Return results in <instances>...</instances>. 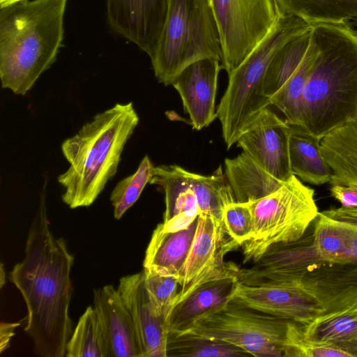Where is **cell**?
<instances>
[{
  "mask_svg": "<svg viewBox=\"0 0 357 357\" xmlns=\"http://www.w3.org/2000/svg\"><path fill=\"white\" fill-rule=\"evenodd\" d=\"M45 185L29 227L24 257L9 273L27 309L25 333L33 353L40 357H63L73 333L69 306L70 278L74 257L63 238H55L47 216Z\"/></svg>",
  "mask_w": 357,
  "mask_h": 357,
  "instance_id": "1",
  "label": "cell"
},
{
  "mask_svg": "<svg viewBox=\"0 0 357 357\" xmlns=\"http://www.w3.org/2000/svg\"><path fill=\"white\" fill-rule=\"evenodd\" d=\"M318 53L301 100V126L321 139L357 117V31L349 22L312 24Z\"/></svg>",
  "mask_w": 357,
  "mask_h": 357,
  "instance_id": "2",
  "label": "cell"
},
{
  "mask_svg": "<svg viewBox=\"0 0 357 357\" xmlns=\"http://www.w3.org/2000/svg\"><path fill=\"white\" fill-rule=\"evenodd\" d=\"M67 0H22L0 6V79L24 96L56 60Z\"/></svg>",
  "mask_w": 357,
  "mask_h": 357,
  "instance_id": "3",
  "label": "cell"
},
{
  "mask_svg": "<svg viewBox=\"0 0 357 357\" xmlns=\"http://www.w3.org/2000/svg\"><path fill=\"white\" fill-rule=\"evenodd\" d=\"M131 102L96 114L61 144L70 164L57 177L62 201L70 208L91 206L117 172L121 154L139 123Z\"/></svg>",
  "mask_w": 357,
  "mask_h": 357,
  "instance_id": "4",
  "label": "cell"
},
{
  "mask_svg": "<svg viewBox=\"0 0 357 357\" xmlns=\"http://www.w3.org/2000/svg\"><path fill=\"white\" fill-rule=\"evenodd\" d=\"M248 269H239L240 283L296 282L313 293L325 312L357 303V266L319 256L312 242V226L297 241L273 245Z\"/></svg>",
  "mask_w": 357,
  "mask_h": 357,
  "instance_id": "5",
  "label": "cell"
},
{
  "mask_svg": "<svg viewBox=\"0 0 357 357\" xmlns=\"http://www.w3.org/2000/svg\"><path fill=\"white\" fill-rule=\"evenodd\" d=\"M310 27L311 24L298 17L279 15L264 39L228 75L227 89L216 108L228 149L271 105L264 92V82L274 56L287 42Z\"/></svg>",
  "mask_w": 357,
  "mask_h": 357,
  "instance_id": "6",
  "label": "cell"
},
{
  "mask_svg": "<svg viewBox=\"0 0 357 357\" xmlns=\"http://www.w3.org/2000/svg\"><path fill=\"white\" fill-rule=\"evenodd\" d=\"M150 59L155 77L165 86L197 61L222 63L220 35L207 0L168 1L163 29Z\"/></svg>",
  "mask_w": 357,
  "mask_h": 357,
  "instance_id": "7",
  "label": "cell"
},
{
  "mask_svg": "<svg viewBox=\"0 0 357 357\" xmlns=\"http://www.w3.org/2000/svg\"><path fill=\"white\" fill-rule=\"evenodd\" d=\"M255 231L243 243V263L256 262L271 246L301 238L319 214L314 189L293 174L276 191L251 202Z\"/></svg>",
  "mask_w": 357,
  "mask_h": 357,
  "instance_id": "8",
  "label": "cell"
},
{
  "mask_svg": "<svg viewBox=\"0 0 357 357\" xmlns=\"http://www.w3.org/2000/svg\"><path fill=\"white\" fill-rule=\"evenodd\" d=\"M291 321L231 301L185 333L227 342L256 357H286Z\"/></svg>",
  "mask_w": 357,
  "mask_h": 357,
  "instance_id": "9",
  "label": "cell"
},
{
  "mask_svg": "<svg viewBox=\"0 0 357 357\" xmlns=\"http://www.w3.org/2000/svg\"><path fill=\"white\" fill-rule=\"evenodd\" d=\"M222 46V66L234 71L275 25L279 13L275 0H207Z\"/></svg>",
  "mask_w": 357,
  "mask_h": 357,
  "instance_id": "10",
  "label": "cell"
},
{
  "mask_svg": "<svg viewBox=\"0 0 357 357\" xmlns=\"http://www.w3.org/2000/svg\"><path fill=\"white\" fill-rule=\"evenodd\" d=\"M318 50L311 26L282 47L267 68L264 94L291 126L301 125L303 92Z\"/></svg>",
  "mask_w": 357,
  "mask_h": 357,
  "instance_id": "11",
  "label": "cell"
},
{
  "mask_svg": "<svg viewBox=\"0 0 357 357\" xmlns=\"http://www.w3.org/2000/svg\"><path fill=\"white\" fill-rule=\"evenodd\" d=\"M238 247L239 245L227 233L223 222L211 215L199 214L195 236L181 273L179 290L174 305L206 282L237 276L238 268L233 264H226L224 257Z\"/></svg>",
  "mask_w": 357,
  "mask_h": 357,
  "instance_id": "12",
  "label": "cell"
},
{
  "mask_svg": "<svg viewBox=\"0 0 357 357\" xmlns=\"http://www.w3.org/2000/svg\"><path fill=\"white\" fill-rule=\"evenodd\" d=\"M232 302L259 312L306 324L325 312L318 298L291 281L238 282Z\"/></svg>",
  "mask_w": 357,
  "mask_h": 357,
  "instance_id": "13",
  "label": "cell"
},
{
  "mask_svg": "<svg viewBox=\"0 0 357 357\" xmlns=\"http://www.w3.org/2000/svg\"><path fill=\"white\" fill-rule=\"evenodd\" d=\"M291 134V126L266 108L236 143L268 173L286 182L293 175L289 159Z\"/></svg>",
  "mask_w": 357,
  "mask_h": 357,
  "instance_id": "14",
  "label": "cell"
},
{
  "mask_svg": "<svg viewBox=\"0 0 357 357\" xmlns=\"http://www.w3.org/2000/svg\"><path fill=\"white\" fill-rule=\"evenodd\" d=\"M169 0H107L110 26L151 57L165 22Z\"/></svg>",
  "mask_w": 357,
  "mask_h": 357,
  "instance_id": "15",
  "label": "cell"
},
{
  "mask_svg": "<svg viewBox=\"0 0 357 357\" xmlns=\"http://www.w3.org/2000/svg\"><path fill=\"white\" fill-rule=\"evenodd\" d=\"M222 69L218 60L201 59L185 67L172 84L195 130L207 127L217 119L215 103L218 78Z\"/></svg>",
  "mask_w": 357,
  "mask_h": 357,
  "instance_id": "16",
  "label": "cell"
},
{
  "mask_svg": "<svg viewBox=\"0 0 357 357\" xmlns=\"http://www.w3.org/2000/svg\"><path fill=\"white\" fill-rule=\"evenodd\" d=\"M117 290L132 317L142 357H167V319L153 309L144 287L143 272L121 278Z\"/></svg>",
  "mask_w": 357,
  "mask_h": 357,
  "instance_id": "17",
  "label": "cell"
},
{
  "mask_svg": "<svg viewBox=\"0 0 357 357\" xmlns=\"http://www.w3.org/2000/svg\"><path fill=\"white\" fill-rule=\"evenodd\" d=\"M93 304L106 338L109 357H142L132 317L113 285L93 290Z\"/></svg>",
  "mask_w": 357,
  "mask_h": 357,
  "instance_id": "18",
  "label": "cell"
},
{
  "mask_svg": "<svg viewBox=\"0 0 357 357\" xmlns=\"http://www.w3.org/2000/svg\"><path fill=\"white\" fill-rule=\"evenodd\" d=\"M238 283L237 276L206 282L174 305L167 316L169 333H185L198 321L224 308L232 300Z\"/></svg>",
  "mask_w": 357,
  "mask_h": 357,
  "instance_id": "19",
  "label": "cell"
},
{
  "mask_svg": "<svg viewBox=\"0 0 357 357\" xmlns=\"http://www.w3.org/2000/svg\"><path fill=\"white\" fill-rule=\"evenodd\" d=\"M183 169L176 165L154 167L149 182L164 190L165 211L160 224L166 231L185 229L199 215L195 195L186 183Z\"/></svg>",
  "mask_w": 357,
  "mask_h": 357,
  "instance_id": "20",
  "label": "cell"
},
{
  "mask_svg": "<svg viewBox=\"0 0 357 357\" xmlns=\"http://www.w3.org/2000/svg\"><path fill=\"white\" fill-rule=\"evenodd\" d=\"M198 219L199 216L188 227L176 231H166L158 224L146 250L144 268L180 279L195 236Z\"/></svg>",
  "mask_w": 357,
  "mask_h": 357,
  "instance_id": "21",
  "label": "cell"
},
{
  "mask_svg": "<svg viewBox=\"0 0 357 357\" xmlns=\"http://www.w3.org/2000/svg\"><path fill=\"white\" fill-rule=\"evenodd\" d=\"M302 326L308 340L357 357V303L323 313Z\"/></svg>",
  "mask_w": 357,
  "mask_h": 357,
  "instance_id": "22",
  "label": "cell"
},
{
  "mask_svg": "<svg viewBox=\"0 0 357 357\" xmlns=\"http://www.w3.org/2000/svg\"><path fill=\"white\" fill-rule=\"evenodd\" d=\"M316 252L333 262L357 266V223L319 212L312 226Z\"/></svg>",
  "mask_w": 357,
  "mask_h": 357,
  "instance_id": "23",
  "label": "cell"
},
{
  "mask_svg": "<svg viewBox=\"0 0 357 357\" xmlns=\"http://www.w3.org/2000/svg\"><path fill=\"white\" fill-rule=\"evenodd\" d=\"M225 176L236 202L261 199L276 191L282 182L268 173L245 151L225 160Z\"/></svg>",
  "mask_w": 357,
  "mask_h": 357,
  "instance_id": "24",
  "label": "cell"
},
{
  "mask_svg": "<svg viewBox=\"0 0 357 357\" xmlns=\"http://www.w3.org/2000/svg\"><path fill=\"white\" fill-rule=\"evenodd\" d=\"M320 150L333 171L331 185H357V117L323 137Z\"/></svg>",
  "mask_w": 357,
  "mask_h": 357,
  "instance_id": "25",
  "label": "cell"
},
{
  "mask_svg": "<svg viewBox=\"0 0 357 357\" xmlns=\"http://www.w3.org/2000/svg\"><path fill=\"white\" fill-rule=\"evenodd\" d=\"M291 128L289 159L293 174L310 184L329 183L333 171L321 152V140L299 126Z\"/></svg>",
  "mask_w": 357,
  "mask_h": 357,
  "instance_id": "26",
  "label": "cell"
},
{
  "mask_svg": "<svg viewBox=\"0 0 357 357\" xmlns=\"http://www.w3.org/2000/svg\"><path fill=\"white\" fill-rule=\"evenodd\" d=\"M280 15L298 17L310 24L340 23L357 17V0H275Z\"/></svg>",
  "mask_w": 357,
  "mask_h": 357,
  "instance_id": "27",
  "label": "cell"
},
{
  "mask_svg": "<svg viewBox=\"0 0 357 357\" xmlns=\"http://www.w3.org/2000/svg\"><path fill=\"white\" fill-rule=\"evenodd\" d=\"M183 174L195 195L199 214L211 215L222 222L225 207L236 200L221 167L208 176L190 172L184 168Z\"/></svg>",
  "mask_w": 357,
  "mask_h": 357,
  "instance_id": "28",
  "label": "cell"
},
{
  "mask_svg": "<svg viewBox=\"0 0 357 357\" xmlns=\"http://www.w3.org/2000/svg\"><path fill=\"white\" fill-rule=\"evenodd\" d=\"M66 357H109L106 338L98 315L88 306L67 344Z\"/></svg>",
  "mask_w": 357,
  "mask_h": 357,
  "instance_id": "29",
  "label": "cell"
},
{
  "mask_svg": "<svg viewBox=\"0 0 357 357\" xmlns=\"http://www.w3.org/2000/svg\"><path fill=\"white\" fill-rule=\"evenodd\" d=\"M250 356L243 349L225 342L190 333H169L167 357H237Z\"/></svg>",
  "mask_w": 357,
  "mask_h": 357,
  "instance_id": "30",
  "label": "cell"
},
{
  "mask_svg": "<svg viewBox=\"0 0 357 357\" xmlns=\"http://www.w3.org/2000/svg\"><path fill=\"white\" fill-rule=\"evenodd\" d=\"M154 167L149 157L146 155L136 172L123 178L116 185L110 195L114 216L116 219H120L137 201L153 176Z\"/></svg>",
  "mask_w": 357,
  "mask_h": 357,
  "instance_id": "31",
  "label": "cell"
},
{
  "mask_svg": "<svg viewBox=\"0 0 357 357\" xmlns=\"http://www.w3.org/2000/svg\"><path fill=\"white\" fill-rule=\"evenodd\" d=\"M144 284L155 311L167 317L179 290V279L143 269Z\"/></svg>",
  "mask_w": 357,
  "mask_h": 357,
  "instance_id": "32",
  "label": "cell"
},
{
  "mask_svg": "<svg viewBox=\"0 0 357 357\" xmlns=\"http://www.w3.org/2000/svg\"><path fill=\"white\" fill-rule=\"evenodd\" d=\"M222 222L227 233L239 246L251 240L255 231L252 202L227 204L223 211Z\"/></svg>",
  "mask_w": 357,
  "mask_h": 357,
  "instance_id": "33",
  "label": "cell"
},
{
  "mask_svg": "<svg viewBox=\"0 0 357 357\" xmlns=\"http://www.w3.org/2000/svg\"><path fill=\"white\" fill-rule=\"evenodd\" d=\"M348 357L337 349L308 340L305 338L302 324L291 321L287 344L286 357Z\"/></svg>",
  "mask_w": 357,
  "mask_h": 357,
  "instance_id": "34",
  "label": "cell"
},
{
  "mask_svg": "<svg viewBox=\"0 0 357 357\" xmlns=\"http://www.w3.org/2000/svg\"><path fill=\"white\" fill-rule=\"evenodd\" d=\"M332 197L337 200L342 206L357 208V185L335 184L330 187Z\"/></svg>",
  "mask_w": 357,
  "mask_h": 357,
  "instance_id": "35",
  "label": "cell"
},
{
  "mask_svg": "<svg viewBox=\"0 0 357 357\" xmlns=\"http://www.w3.org/2000/svg\"><path fill=\"white\" fill-rule=\"evenodd\" d=\"M20 324V322L5 323L0 325V352L2 354L8 347L10 340L14 335L15 328Z\"/></svg>",
  "mask_w": 357,
  "mask_h": 357,
  "instance_id": "36",
  "label": "cell"
},
{
  "mask_svg": "<svg viewBox=\"0 0 357 357\" xmlns=\"http://www.w3.org/2000/svg\"><path fill=\"white\" fill-rule=\"evenodd\" d=\"M6 273L3 268V264L1 263L0 267V287L2 288L6 283Z\"/></svg>",
  "mask_w": 357,
  "mask_h": 357,
  "instance_id": "37",
  "label": "cell"
},
{
  "mask_svg": "<svg viewBox=\"0 0 357 357\" xmlns=\"http://www.w3.org/2000/svg\"><path fill=\"white\" fill-rule=\"evenodd\" d=\"M19 1L22 0H0V6H6Z\"/></svg>",
  "mask_w": 357,
  "mask_h": 357,
  "instance_id": "38",
  "label": "cell"
},
{
  "mask_svg": "<svg viewBox=\"0 0 357 357\" xmlns=\"http://www.w3.org/2000/svg\"><path fill=\"white\" fill-rule=\"evenodd\" d=\"M354 20V24L356 27H357V17H356L354 19H353Z\"/></svg>",
  "mask_w": 357,
  "mask_h": 357,
  "instance_id": "39",
  "label": "cell"
}]
</instances>
